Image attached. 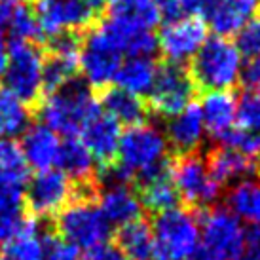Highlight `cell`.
I'll use <instances>...</instances> for the list:
<instances>
[{
  "label": "cell",
  "instance_id": "obj_1",
  "mask_svg": "<svg viewBox=\"0 0 260 260\" xmlns=\"http://www.w3.org/2000/svg\"><path fill=\"white\" fill-rule=\"evenodd\" d=\"M99 112L101 107L95 91L86 80L76 76L59 89L44 95L32 116L63 137H78L86 123Z\"/></svg>",
  "mask_w": 260,
  "mask_h": 260
},
{
  "label": "cell",
  "instance_id": "obj_2",
  "mask_svg": "<svg viewBox=\"0 0 260 260\" xmlns=\"http://www.w3.org/2000/svg\"><path fill=\"white\" fill-rule=\"evenodd\" d=\"M186 69L196 93L226 91L239 82L241 55L234 42L215 35L202 44Z\"/></svg>",
  "mask_w": 260,
  "mask_h": 260
},
{
  "label": "cell",
  "instance_id": "obj_3",
  "mask_svg": "<svg viewBox=\"0 0 260 260\" xmlns=\"http://www.w3.org/2000/svg\"><path fill=\"white\" fill-rule=\"evenodd\" d=\"M154 253L152 260H192L200 251V222L198 211L173 207L152 215Z\"/></svg>",
  "mask_w": 260,
  "mask_h": 260
},
{
  "label": "cell",
  "instance_id": "obj_4",
  "mask_svg": "<svg viewBox=\"0 0 260 260\" xmlns=\"http://www.w3.org/2000/svg\"><path fill=\"white\" fill-rule=\"evenodd\" d=\"M44 48L37 42H10L4 87L30 110L42 101Z\"/></svg>",
  "mask_w": 260,
  "mask_h": 260
},
{
  "label": "cell",
  "instance_id": "obj_5",
  "mask_svg": "<svg viewBox=\"0 0 260 260\" xmlns=\"http://www.w3.org/2000/svg\"><path fill=\"white\" fill-rule=\"evenodd\" d=\"M51 230L74 247L89 249L105 243L110 236V224L105 220L97 202L73 200L50 220Z\"/></svg>",
  "mask_w": 260,
  "mask_h": 260
},
{
  "label": "cell",
  "instance_id": "obj_6",
  "mask_svg": "<svg viewBox=\"0 0 260 260\" xmlns=\"http://www.w3.org/2000/svg\"><path fill=\"white\" fill-rule=\"evenodd\" d=\"M171 175L182 207L200 211L213 205L220 198L222 186L211 179L203 154L200 152L171 156Z\"/></svg>",
  "mask_w": 260,
  "mask_h": 260
},
{
  "label": "cell",
  "instance_id": "obj_7",
  "mask_svg": "<svg viewBox=\"0 0 260 260\" xmlns=\"http://www.w3.org/2000/svg\"><path fill=\"white\" fill-rule=\"evenodd\" d=\"M202 251L220 258H236L245 247V228L226 205H209L198 211Z\"/></svg>",
  "mask_w": 260,
  "mask_h": 260
},
{
  "label": "cell",
  "instance_id": "obj_8",
  "mask_svg": "<svg viewBox=\"0 0 260 260\" xmlns=\"http://www.w3.org/2000/svg\"><path fill=\"white\" fill-rule=\"evenodd\" d=\"M122 65V53L103 32L99 23H93L82 35L80 46V74L93 91L110 86Z\"/></svg>",
  "mask_w": 260,
  "mask_h": 260
},
{
  "label": "cell",
  "instance_id": "obj_9",
  "mask_svg": "<svg viewBox=\"0 0 260 260\" xmlns=\"http://www.w3.org/2000/svg\"><path fill=\"white\" fill-rule=\"evenodd\" d=\"M194 84L190 80L188 69L179 63L161 61L158 63L156 78L148 91V109L159 118H173L194 99Z\"/></svg>",
  "mask_w": 260,
  "mask_h": 260
},
{
  "label": "cell",
  "instance_id": "obj_10",
  "mask_svg": "<svg viewBox=\"0 0 260 260\" xmlns=\"http://www.w3.org/2000/svg\"><path fill=\"white\" fill-rule=\"evenodd\" d=\"M164 133L150 123L129 125L120 135L118 145V164L133 177L148 167L159 164L169 154Z\"/></svg>",
  "mask_w": 260,
  "mask_h": 260
},
{
  "label": "cell",
  "instance_id": "obj_11",
  "mask_svg": "<svg viewBox=\"0 0 260 260\" xmlns=\"http://www.w3.org/2000/svg\"><path fill=\"white\" fill-rule=\"evenodd\" d=\"M32 12L44 40L63 32H86L97 15L87 0H35Z\"/></svg>",
  "mask_w": 260,
  "mask_h": 260
},
{
  "label": "cell",
  "instance_id": "obj_12",
  "mask_svg": "<svg viewBox=\"0 0 260 260\" xmlns=\"http://www.w3.org/2000/svg\"><path fill=\"white\" fill-rule=\"evenodd\" d=\"M25 211L38 220H48L73 202V182L61 169H46L25 186Z\"/></svg>",
  "mask_w": 260,
  "mask_h": 260
},
{
  "label": "cell",
  "instance_id": "obj_13",
  "mask_svg": "<svg viewBox=\"0 0 260 260\" xmlns=\"http://www.w3.org/2000/svg\"><path fill=\"white\" fill-rule=\"evenodd\" d=\"M207 40V25L198 15H182L175 21L166 23L158 37V46L164 61L184 65L196 55Z\"/></svg>",
  "mask_w": 260,
  "mask_h": 260
},
{
  "label": "cell",
  "instance_id": "obj_14",
  "mask_svg": "<svg viewBox=\"0 0 260 260\" xmlns=\"http://www.w3.org/2000/svg\"><path fill=\"white\" fill-rule=\"evenodd\" d=\"M80 135H82V143L99 161L101 166L99 169L110 167L118 161V145H120L122 131H120V123L112 116L101 110L86 123V127L82 129Z\"/></svg>",
  "mask_w": 260,
  "mask_h": 260
},
{
  "label": "cell",
  "instance_id": "obj_15",
  "mask_svg": "<svg viewBox=\"0 0 260 260\" xmlns=\"http://www.w3.org/2000/svg\"><path fill=\"white\" fill-rule=\"evenodd\" d=\"M203 159H205L211 179L218 186H226L239 177H249V175L256 177L260 166V158H251L243 152L220 145V143L205 152Z\"/></svg>",
  "mask_w": 260,
  "mask_h": 260
},
{
  "label": "cell",
  "instance_id": "obj_16",
  "mask_svg": "<svg viewBox=\"0 0 260 260\" xmlns=\"http://www.w3.org/2000/svg\"><path fill=\"white\" fill-rule=\"evenodd\" d=\"M260 0H209L203 10L205 25L215 30L217 37L228 38L258 12Z\"/></svg>",
  "mask_w": 260,
  "mask_h": 260
},
{
  "label": "cell",
  "instance_id": "obj_17",
  "mask_svg": "<svg viewBox=\"0 0 260 260\" xmlns=\"http://www.w3.org/2000/svg\"><path fill=\"white\" fill-rule=\"evenodd\" d=\"M203 135V118L198 103H190L177 116L169 118L166 127L167 148L173 156L198 152Z\"/></svg>",
  "mask_w": 260,
  "mask_h": 260
},
{
  "label": "cell",
  "instance_id": "obj_18",
  "mask_svg": "<svg viewBox=\"0 0 260 260\" xmlns=\"http://www.w3.org/2000/svg\"><path fill=\"white\" fill-rule=\"evenodd\" d=\"M97 101L109 116H112L118 123L123 125H139V123H148L150 109L146 99L139 97L135 93H129L118 86H107L95 91Z\"/></svg>",
  "mask_w": 260,
  "mask_h": 260
},
{
  "label": "cell",
  "instance_id": "obj_19",
  "mask_svg": "<svg viewBox=\"0 0 260 260\" xmlns=\"http://www.w3.org/2000/svg\"><path fill=\"white\" fill-rule=\"evenodd\" d=\"M97 205L110 226H123L137 218H143V205L129 184L101 186Z\"/></svg>",
  "mask_w": 260,
  "mask_h": 260
},
{
  "label": "cell",
  "instance_id": "obj_20",
  "mask_svg": "<svg viewBox=\"0 0 260 260\" xmlns=\"http://www.w3.org/2000/svg\"><path fill=\"white\" fill-rule=\"evenodd\" d=\"M59 137L55 131L46 127L44 123L37 122L30 123L27 129L21 133V148L23 158L27 161V166L40 171L51 169L55 166V159L59 154Z\"/></svg>",
  "mask_w": 260,
  "mask_h": 260
},
{
  "label": "cell",
  "instance_id": "obj_21",
  "mask_svg": "<svg viewBox=\"0 0 260 260\" xmlns=\"http://www.w3.org/2000/svg\"><path fill=\"white\" fill-rule=\"evenodd\" d=\"M55 166L71 179L73 184L93 182L99 179V169L95 167V158L87 146L78 137H65L59 145V154Z\"/></svg>",
  "mask_w": 260,
  "mask_h": 260
},
{
  "label": "cell",
  "instance_id": "obj_22",
  "mask_svg": "<svg viewBox=\"0 0 260 260\" xmlns=\"http://www.w3.org/2000/svg\"><path fill=\"white\" fill-rule=\"evenodd\" d=\"M200 110H202L203 127L217 141L236 123V93L232 89L202 93Z\"/></svg>",
  "mask_w": 260,
  "mask_h": 260
},
{
  "label": "cell",
  "instance_id": "obj_23",
  "mask_svg": "<svg viewBox=\"0 0 260 260\" xmlns=\"http://www.w3.org/2000/svg\"><path fill=\"white\" fill-rule=\"evenodd\" d=\"M114 245L127 260H152L154 253V232L150 218H137L133 222L118 226Z\"/></svg>",
  "mask_w": 260,
  "mask_h": 260
},
{
  "label": "cell",
  "instance_id": "obj_24",
  "mask_svg": "<svg viewBox=\"0 0 260 260\" xmlns=\"http://www.w3.org/2000/svg\"><path fill=\"white\" fill-rule=\"evenodd\" d=\"M105 17L145 30H154L161 21L154 0H109Z\"/></svg>",
  "mask_w": 260,
  "mask_h": 260
},
{
  "label": "cell",
  "instance_id": "obj_25",
  "mask_svg": "<svg viewBox=\"0 0 260 260\" xmlns=\"http://www.w3.org/2000/svg\"><path fill=\"white\" fill-rule=\"evenodd\" d=\"M226 207L249 224H260V177L241 179L226 190Z\"/></svg>",
  "mask_w": 260,
  "mask_h": 260
},
{
  "label": "cell",
  "instance_id": "obj_26",
  "mask_svg": "<svg viewBox=\"0 0 260 260\" xmlns=\"http://www.w3.org/2000/svg\"><path fill=\"white\" fill-rule=\"evenodd\" d=\"M4 247H6V258L10 260H42V220L30 217L27 213L21 230L12 239H8Z\"/></svg>",
  "mask_w": 260,
  "mask_h": 260
},
{
  "label": "cell",
  "instance_id": "obj_27",
  "mask_svg": "<svg viewBox=\"0 0 260 260\" xmlns=\"http://www.w3.org/2000/svg\"><path fill=\"white\" fill-rule=\"evenodd\" d=\"M156 71L158 63L152 57H129V61L120 65L114 82L118 87L141 97L150 91L156 78Z\"/></svg>",
  "mask_w": 260,
  "mask_h": 260
},
{
  "label": "cell",
  "instance_id": "obj_28",
  "mask_svg": "<svg viewBox=\"0 0 260 260\" xmlns=\"http://www.w3.org/2000/svg\"><path fill=\"white\" fill-rule=\"evenodd\" d=\"M29 179V166L19 145L12 139H0V184L25 190Z\"/></svg>",
  "mask_w": 260,
  "mask_h": 260
},
{
  "label": "cell",
  "instance_id": "obj_29",
  "mask_svg": "<svg viewBox=\"0 0 260 260\" xmlns=\"http://www.w3.org/2000/svg\"><path fill=\"white\" fill-rule=\"evenodd\" d=\"M32 110L12 95L6 87H0V139L21 135L30 125Z\"/></svg>",
  "mask_w": 260,
  "mask_h": 260
},
{
  "label": "cell",
  "instance_id": "obj_30",
  "mask_svg": "<svg viewBox=\"0 0 260 260\" xmlns=\"http://www.w3.org/2000/svg\"><path fill=\"white\" fill-rule=\"evenodd\" d=\"M6 32L10 35V42L44 44L42 32H40V27H38V21H37V15L32 12V8L25 6V4H14Z\"/></svg>",
  "mask_w": 260,
  "mask_h": 260
},
{
  "label": "cell",
  "instance_id": "obj_31",
  "mask_svg": "<svg viewBox=\"0 0 260 260\" xmlns=\"http://www.w3.org/2000/svg\"><path fill=\"white\" fill-rule=\"evenodd\" d=\"M236 122L243 129H260V91L243 89L236 95Z\"/></svg>",
  "mask_w": 260,
  "mask_h": 260
},
{
  "label": "cell",
  "instance_id": "obj_32",
  "mask_svg": "<svg viewBox=\"0 0 260 260\" xmlns=\"http://www.w3.org/2000/svg\"><path fill=\"white\" fill-rule=\"evenodd\" d=\"M217 141L220 145L236 148L251 158H260V135H256L254 131L243 129V127H230Z\"/></svg>",
  "mask_w": 260,
  "mask_h": 260
},
{
  "label": "cell",
  "instance_id": "obj_33",
  "mask_svg": "<svg viewBox=\"0 0 260 260\" xmlns=\"http://www.w3.org/2000/svg\"><path fill=\"white\" fill-rule=\"evenodd\" d=\"M42 243H44V256L42 260H80L78 247L61 239L50 228H42Z\"/></svg>",
  "mask_w": 260,
  "mask_h": 260
},
{
  "label": "cell",
  "instance_id": "obj_34",
  "mask_svg": "<svg viewBox=\"0 0 260 260\" xmlns=\"http://www.w3.org/2000/svg\"><path fill=\"white\" fill-rule=\"evenodd\" d=\"M236 50L239 55H245L247 59L258 57L260 55V17H251L249 21L238 30L236 37Z\"/></svg>",
  "mask_w": 260,
  "mask_h": 260
},
{
  "label": "cell",
  "instance_id": "obj_35",
  "mask_svg": "<svg viewBox=\"0 0 260 260\" xmlns=\"http://www.w3.org/2000/svg\"><path fill=\"white\" fill-rule=\"evenodd\" d=\"M239 82L249 91H260V55L251 57L239 71Z\"/></svg>",
  "mask_w": 260,
  "mask_h": 260
},
{
  "label": "cell",
  "instance_id": "obj_36",
  "mask_svg": "<svg viewBox=\"0 0 260 260\" xmlns=\"http://www.w3.org/2000/svg\"><path fill=\"white\" fill-rule=\"evenodd\" d=\"M80 260H127L123 256V253L114 245V243H99L95 247L86 249L84 256H80Z\"/></svg>",
  "mask_w": 260,
  "mask_h": 260
},
{
  "label": "cell",
  "instance_id": "obj_37",
  "mask_svg": "<svg viewBox=\"0 0 260 260\" xmlns=\"http://www.w3.org/2000/svg\"><path fill=\"white\" fill-rule=\"evenodd\" d=\"M156 6H158L159 14H161V19H166L167 23L175 21L182 17L181 6H179V0H154Z\"/></svg>",
  "mask_w": 260,
  "mask_h": 260
},
{
  "label": "cell",
  "instance_id": "obj_38",
  "mask_svg": "<svg viewBox=\"0 0 260 260\" xmlns=\"http://www.w3.org/2000/svg\"><path fill=\"white\" fill-rule=\"evenodd\" d=\"M209 0H179V6H181V12L186 15H200L203 14V10L207 6Z\"/></svg>",
  "mask_w": 260,
  "mask_h": 260
},
{
  "label": "cell",
  "instance_id": "obj_39",
  "mask_svg": "<svg viewBox=\"0 0 260 260\" xmlns=\"http://www.w3.org/2000/svg\"><path fill=\"white\" fill-rule=\"evenodd\" d=\"M12 10H14V4L0 2V37L8 30V23H10V17H12Z\"/></svg>",
  "mask_w": 260,
  "mask_h": 260
},
{
  "label": "cell",
  "instance_id": "obj_40",
  "mask_svg": "<svg viewBox=\"0 0 260 260\" xmlns=\"http://www.w3.org/2000/svg\"><path fill=\"white\" fill-rule=\"evenodd\" d=\"M234 260H260V247L245 245L243 247V251H241Z\"/></svg>",
  "mask_w": 260,
  "mask_h": 260
},
{
  "label": "cell",
  "instance_id": "obj_41",
  "mask_svg": "<svg viewBox=\"0 0 260 260\" xmlns=\"http://www.w3.org/2000/svg\"><path fill=\"white\" fill-rule=\"evenodd\" d=\"M6 65H8V46L4 44L2 37H0V78L6 73Z\"/></svg>",
  "mask_w": 260,
  "mask_h": 260
},
{
  "label": "cell",
  "instance_id": "obj_42",
  "mask_svg": "<svg viewBox=\"0 0 260 260\" xmlns=\"http://www.w3.org/2000/svg\"><path fill=\"white\" fill-rule=\"evenodd\" d=\"M194 256H196V260H224V258H220V256H215V254L205 253V251H200V253H196Z\"/></svg>",
  "mask_w": 260,
  "mask_h": 260
},
{
  "label": "cell",
  "instance_id": "obj_43",
  "mask_svg": "<svg viewBox=\"0 0 260 260\" xmlns=\"http://www.w3.org/2000/svg\"><path fill=\"white\" fill-rule=\"evenodd\" d=\"M87 2H89V4H91L95 10H99V8L103 6V0H87Z\"/></svg>",
  "mask_w": 260,
  "mask_h": 260
},
{
  "label": "cell",
  "instance_id": "obj_44",
  "mask_svg": "<svg viewBox=\"0 0 260 260\" xmlns=\"http://www.w3.org/2000/svg\"><path fill=\"white\" fill-rule=\"evenodd\" d=\"M0 2H6V4H23L25 0H0Z\"/></svg>",
  "mask_w": 260,
  "mask_h": 260
},
{
  "label": "cell",
  "instance_id": "obj_45",
  "mask_svg": "<svg viewBox=\"0 0 260 260\" xmlns=\"http://www.w3.org/2000/svg\"><path fill=\"white\" fill-rule=\"evenodd\" d=\"M0 260H10V258H6V256H2V258H0Z\"/></svg>",
  "mask_w": 260,
  "mask_h": 260
}]
</instances>
